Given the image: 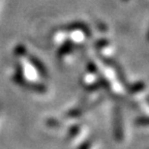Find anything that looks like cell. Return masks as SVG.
<instances>
[{"label": "cell", "mask_w": 149, "mask_h": 149, "mask_svg": "<svg viewBox=\"0 0 149 149\" xmlns=\"http://www.w3.org/2000/svg\"><path fill=\"white\" fill-rule=\"evenodd\" d=\"M28 59H29V61H30L31 63H32L33 66L36 68L37 72H40V76L45 77V76L47 74V72H46V70H45V68H44V65H42V61L38 60V59L35 57V56H30V57H29Z\"/></svg>", "instance_id": "1"}]
</instances>
